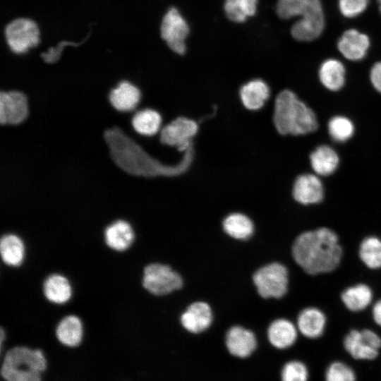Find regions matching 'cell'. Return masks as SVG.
Segmentation results:
<instances>
[{
    "instance_id": "cell-19",
    "label": "cell",
    "mask_w": 381,
    "mask_h": 381,
    "mask_svg": "<svg viewBox=\"0 0 381 381\" xmlns=\"http://www.w3.org/2000/svg\"><path fill=\"white\" fill-rule=\"evenodd\" d=\"M135 238L131 225L126 220L117 219L104 231V239L111 249L121 252L130 248Z\"/></svg>"
},
{
    "instance_id": "cell-29",
    "label": "cell",
    "mask_w": 381,
    "mask_h": 381,
    "mask_svg": "<svg viewBox=\"0 0 381 381\" xmlns=\"http://www.w3.org/2000/svg\"><path fill=\"white\" fill-rule=\"evenodd\" d=\"M373 293L365 284H358L346 289L341 294V300L348 309L360 311L371 302Z\"/></svg>"
},
{
    "instance_id": "cell-11",
    "label": "cell",
    "mask_w": 381,
    "mask_h": 381,
    "mask_svg": "<svg viewBox=\"0 0 381 381\" xmlns=\"http://www.w3.org/2000/svg\"><path fill=\"white\" fill-rule=\"evenodd\" d=\"M344 346L355 359L373 360L378 356L381 338L370 329H353L346 336Z\"/></svg>"
},
{
    "instance_id": "cell-22",
    "label": "cell",
    "mask_w": 381,
    "mask_h": 381,
    "mask_svg": "<svg viewBox=\"0 0 381 381\" xmlns=\"http://www.w3.org/2000/svg\"><path fill=\"white\" fill-rule=\"evenodd\" d=\"M45 298L51 303L63 304L71 297L72 287L68 279L60 274L48 276L42 286Z\"/></svg>"
},
{
    "instance_id": "cell-3",
    "label": "cell",
    "mask_w": 381,
    "mask_h": 381,
    "mask_svg": "<svg viewBox=\"0 0 381 381\" xmlns=\"http://www.w3.org/2000/svg\"><path fill=\"white\" fill-rule=\"evenodd\" d=\"M272 123L282 135L307 134L315 131L318 126L314 111L287 89L280 91L275 97Z\"/></svg>"
},
{
    "instance_id": "cell-13",
    "label": "cell",
    "mask_w": 381,
    "mask_h": 381,
    "mask_svg": "<svg viewBox=\"0 0 381 381\" xmlns=\"http://www.w3.org/2000/svg\"><path fill=\"white\" fill-rule=\"evenodd\" d=\"M142 91L134 83L122 80L108 93V100L113 109L119 112L135 110L142 101Z\"/></svg>"
},
{
    "instance_id": "cell-23",
    "label": "cell",
    "mask_w": 381,
    "mask_h": 381,
    "mask_svg": "<svg viewBox=\"0 0 381 381\" xmlns=\"http://www.w3.org/2000/svg\"><path fill=\"white\" fill-rule=\"evenodd\" d=\"M326 318L325 315L315 308L303 310L297 320V326L301 333L310 339L320 337L325 329Z\"/></svg>"
},
{
    "instance_id": "cell-2",
    "label": "cell",
    "mask_w": 381,
    "mask_h": 381,
    "mask_svg": "<svg viewBox=\"0 0 381 381\" xmlns=\"http://www.w3.org/2000/svg\"><path fill=\"white\" fill-rule=\"evenodd\" d=\"M292 255L306 272L318 274L331 272L338 266L342 249L335 233L323 227L299 235L294 243Z\"/></svg>"
},
{
    "instance_id": "cell-7",
    "label": "cell",
    "mask_w": 381,
    "mask_h": 381,
    "mask_svg": "<svg viewBox=\"0 0 381 381\" xmlns=\"http://www.w3.org/2000/svg\"><path fill=\"white\" fill-rule=\"evenodd\" d=\"M4 32L8 47L15 54H25L40 42L38 25L27 17L12 19L6 25Z\"/></svg>"
},
{
    "instance_id": "cell-4",
    "label": "cell",
    "mask_w": 381,
    "mask_h": 381,
    "mask_svg": "<svg viewBox=\"0 0 381 381\" xmlns=\"http://www.w3.org/2000/svg\"><path fill=\"white\" fill-rule=\"evenodd\" d=\"M277 13L283 19L300 16L291 28V33L298 41L318 38L325 27V18L320 0H278Z\"/></svg>"
},
{
    "instance_id": "cell-12",
    "label": "cell",
    "mask_w": 381,
    "mask_h": 381,
    "mask_svg": "<svg viewBox=\"0 0 381 381\" xmlns=\"http://www.w3.org/2000/svg\"><path fill=\"white\" fill-rule=\"evenodd\" d=\"M188 26L176 8L172 7L163 17L161 37L169 47L178 54L186 52L185 40L188 33Z\"/></svg>"
},
{
    "instance_id": "cell-6",
    "label": "cell",
    "mask_w": 381,
    "mask_h": 381,
    "mask_svg": "<svg viewBox=\"0 0 381 381\" xmlns=\"http://www.w3.org/2000/svg\"><path fill=\"white\" fill-rule=\"evenodd\" d=\"M200 132V125L191 117L180 115L163 125L159 133V141L164 145L174 147L183 154L194 145Z\"/></svg>"
},
{
    "instance_id": "cell-24",
    "label": "cell",
    "mask_w": 381,
    "mask_h": 381,
    "mask_svg": "<svg viewBox=\"0 0 381 381\" xmlns=\"http://www.w3.org/2000/svg\"><path fill=\"white\" fill-rule=\"evenodd\" d=\"M310 162L316 174L328 176L337 169L339 158L337 152L331 147L320 145L310 154Z\"/></svg>"
},
{
    "instance_id": "cell-17",
    "label": "cell",
    "mask_w": 381,
    "mask_h": 381,
    "mask_svg": "<svg viewBox=\"0 0 381 381\" xmlns=\"http://www.w3.org/2000/svg\"><path fill=\"white\" fill-rule=\"evenodd\" d=\"M212 322V310L210 306L203 301L193 303L181 316V323L183 328L194 334L204 332Z\"/></svg>"
},
{
    "instance_id": "cell-32",
    "label": "cell",
    "mask_w": 381,
    "mask_h": 381,
    "mask_svg": "<svg viewBox=\"0 0 381 381\" xmlns=\"http://www.w3.org/2000/svg\"><path fill=\"white\" fill-rule=\"evenodd\" d=\"M328 131L333 140L337 142H344L353 135L354 126L347 117L336 116L329 121Z\"/></svg>"
},
{
    "instance_id": "cell-31",
    "label": "cell",
    "mask_w": 381,
    "mask_h": 381,
    "mask_svg": "<svg viewBox=\"0 0 381 381\" xmlns=\"http://www.w3.org/2000/svg\"><path fill=\"white\" fill-rule=\"evenodd\" d=\"M359 256L369 268L381 267V240L373 236L365 238L360 246Z\"/></svg>"
},
{
    "instance_id": "cell-26",
    "label": "cell",
    "mask_w": 381,
    "mask_h": 381,
    "mask_svg": "<svg viewBox=\"0 0 381 381\" xmlns=\"http://www.w3.org/2000/svg\"><path fill=\"white\" fill-rule=\"evenodd\" d=\"M321 83L328 90H340L345 83V68L342 63L334 59L323 61L319 69Z\"/></svg>"
},
{
    "instance_id": "cell-5",
    "label": "cell",
    "mask_w": 381,
    "mask_h": 381,
    "mask_svg": "<svg viewBox=\"0 0 381 381\" xmlns=\"http://www.w3.org/2000/svg\"><path fill=\"white\" fill-rule=\"evenodd\" d=\"M46 365L40 350L16 346L6 353L1 375L6 381H41L40 374Z\"/></svg>"
},
{
    "instance_id": "cell-8",
    "label": "cell",
    "mask_w": 381,
    "mask_h": 381,
    "mask_svg": "<svg viewBox=\"0 0 381 381\" xmlns=\"http://www.w3.org/2000/svg\"><path fill=\"white\" fill-rule=\"evenodd\" d=\"M253 280L261 297L281 298L287 292L288 270L280 263H270L258 269L254 273Z\"/></svg>"
},
{
    "instance_id": "cell-27",
    "label": "cell",
    "mask_w": 381,
    "mask_h": 381,
    "mask_svg": "<svg viewBox=\"0 0 381 381\" xmlns=\"http://www.w3.org/2000/svg\"><path fill=\"white\" fill-rule=\"evenodd\" d=\"M0 254L6 265L12 267L20 265L25 256L23 241L13 234L4 235L0 240Z\"/></svg>"
},
{
    "instance_id": "cell-15",
    "label": "cell",
    "mask_w": 381,
    "mask_h": 381,
    "mask_svg": "<svg viewBox=\"0 0 381 381\" xmlns=\"http://www.w3.org/2000/svg\"><path fill=\"white\" fill-rule=\"evenodd\" d=\"M292 194L294 200L301 204L318 203L324 196L323 185L316 175L301 174L294 183Z\"/></svg>"
},
{
    "instance_id": "cell-25",
    "label": "cell",
    "mask_w": 381,
    "mask_h": 381,
    "mask_svg": "<svg viewBox=\"0 0 381 381\" xmlns=\"http://www.w3.org/2000/svg\"><path fill=\"white\" fill-rule=\"evenodd\" d=\"M83 334V327L80 319L74 315L62 318L56 328L58 340L63 344L73 347L78 346Z\"/></svg>"
},
{
    "instance_id": "cell-33",
    "label": "cell",
    "mask_w": 381,
    "mask_h": 381,
    "mask_svg": "<svg viewBox=\"0 0 381 381\" xmlns=\"http://www.w3.org/2000/svg\"><path fill=\"white\" fill-rule=\"evenodd\" d=\"M325 381H356L353 370L344 363L336 361L332 363L325 372Z\"/></svg>"
},
{
    "instance_id": "cell-1",
    "label": "cell",
    "mask_w": 381,
    "mask_h": 381,
    "mask_svg": "<svg viewBox=\"0 0 381 381\" xmlns=\"http://www.w3.org/2000/svg\"><path fill=\"white\" fill-rule=\"evenodd\" d=\"M103 138L112 162L128 176L142 179L175 178L184 175L195 159L193 145L174 164L163 162L119 126L107 128Z\"/></svg>"
},
{
    "instance_id": "cell-38",
    "label": "cell",
    "mask_w": 381,
    "mask_h": 381,
    "mask_svg": "<svg viewBox=\"0 0 381 381\" xmlns=\"http://www.w3.org/2000/svg\"><path fill=\"white\" fill-rule=\"evenodd\" d=\"M377 2L379 4V10L381 13V0H377Z\"/></svg>"
},
{
    "instance_id": "cell-21",
    "label": "cell",
    "mask_w": 381,
    "mask_h": 381,
    "mask_svg": "<svg viewBox=\"0 0 381 381\" xmlns=\"http://www.w3.org/2000/svg\"><path fill=\"white\" fill-rule=\"evenodd\" d=\"M270 343L277 349H284L292 346L297 338L294 325L285 319L273 321L267 329Z\"/></svg>"
},
{
    "instance_id": "cell-30",
    "label": "cell",
    "mask_w": 381,
    "mask_h": 381,
    "mask_svg": "<svg viewBox=\"0 0 381 381\" xmlns=\"http://www.w3.org/2000/svg\"><path fill=\"white\" fill-rule=\"evenodd\" d=\"M257 0H225L224 11L232 21L241 23L256 11Z\"/></svg>"
},
{
    "instance_id": "cell-28",
    "label": "cell",
    "mask_w": 381,
    "mask_h": 381,
    "mask_svg": "<svg viewBox=\"0 0 381 381\" xmlns=\"http://www.w3.org/2000/svg\"><path fill=\"white\" fill-rule=\"evenodd\" d=\"M224 231L231 237L238 240H246L254 232L252 220L241 212L228 214L222 222Z\"/></svg>"
},
{
    "instance_id": "cell-14",
    "label": "cell",
    "mask_w": 381,
    "mask_h": 381,
    "mask_svg": "<svg viewBox=\"0 0 381 381\" xmlns=\"http://www.w3.org/2000/svg\"><path fill=\"white\" fill-rule=\"evenodd\" d=\"M242 107L248 111L255 112L265 107L271 96L268 84L260 78H255L243 83L238 92Z\"/></svg>"
},
{
    "instance_id": "cell-37",
    "label": "cell",
    "mask_w": 381,
    "mask_h": 381,
    "mask_svg": "<svg viewBox=\"0 0 381 381\" xmlns=\"http://www.w3.org/2000/svg\"><path fill=\"white\" fill-rule=\"evenodd\" d=\"M373 315L375 322L381 326V299L375 303L373 308Z\"/></svg>"
},
{
    "instance_id": "cell-20",
    "label": "cell",
    "mask_w": 381,
    "mask_h": 381,
    "mask_svg": "<svg viewBox=\"0 0 381 381\" xmlns=\"http://www.w3.org/2000/svg\"><path fill=\"white\" fill-rule=\"evenodd\" d=\"M163 116L156 109L145 107L135 111L131 117V124L138 135L153 137L159 134L163 126Z\"/></svg>"
},
{
    "instance_id": "cell-10",
    "label": "cell",
    "mask_w": 381,
    "mask_h": 381,
    "mask_svg": "<svg viewBox=\"0 0 381 381\" xmlns=\"http://www.w3.org/2000/svg\"><path fill=\"white\" fill-rule=\"evenodd\" d=\"M30 115L28 96L19 90H1L0 123L3 126L23 124Z\"/></svg>"
},
{
    "instance_id": "cell-9",
    "label": "cell",
    "mask_w": 381,
    "mask_h": 381,
    "mask_svg": "<svg viewBox=\"0 0 381 381\" xmlns=\"http://www.w3.org/2000/svg\"><path fill=\"white\" fill-rule=\"evenodd\" d=\"M142 283L150 294L164 296L180 289L183 280L181 275L169 265L151 263L143 270Z\"/></svg>"
},
{
    "instance_id": "cell-16",
    "label": "cell",
    "mask_w": 381,
    "mask_h": 381,
    "mask_svg": "<svg viewBox=\"0 0 381 381\" xmlns=\"http://www.w3.org/2000/svg\"><path fill=\"white\" fill-rule=\"evenodd\" d=\"M225 342L230 354L241 358L250 356L257 346L253 332L241 326L231 327L226 334Z\"/></svg>"
},
{
    "instance_id": "cell-35",
    "label": "cell",
    "mask_w": 381,
    "mask_h": 381,
    "mask_svg": "<svg viewBox=\"0 0 381 381\" xmlns=\"http://www.w3.org/2000/svg\"><path fill=\"white\" fill-rule=\"evenodd\" d=\"M368 3L369 0H339V8L344 16L353 18L363 13Z\"/></svg>"
},
{
    "instance_id": "cell-34",
    "label": "cell",
    "mask_w": 381,
    "mask_h": 381,
    "mask_svg": "<svg viewBox=\"0 0 381 381\" xmlns=\"http://www.w3.org/2000/svg\"><path fill=\"white\" fill-rule=\"evenodd\" d=\"M308 370L306 365L299 361L287 362L281 372L282 381H308Z\"/></svg>"
},
{
    "instance_id": "cell-36",
    "label": "cell",
    "mask_w": 381,
    "mask_h": 381,
    "mask_svg": "<svg viewBox=\"0 0 381 381\" xmlns=\"http://www.w3.org/2000/svg\"><path fill=\"white\" fill-rule=\"evenodd\" d=\"M370 79L374 88L381 92V61L375 63L371 68Z\"/></svg>"
},
{
    "instance_id": "cell-18",
    "label": "cell",
    "mask_w": 381,
    "mask_h": 381,
    "mask_svg": "<svg viewBox=\"0 0 381 381\" xmlns=\"http://www.w3.org/2000/svg\"><path fill=\"white\" fill-rule=\"evenodd\" d=\"M369 46L368 37L355 29L345 31L337 43L339 51L351 61H359L364 58Z\"/></svg>"
}]
</instances>
